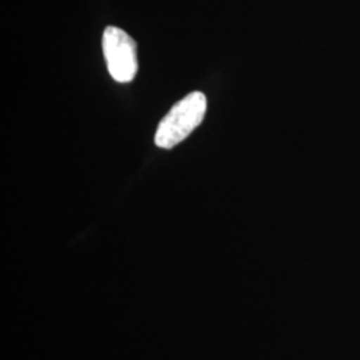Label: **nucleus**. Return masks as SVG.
Wrapping results in <instances>:
<instances>
[{
  "instance_id": "nucleus-1",
  "label": "nucleus",
  "mask_w": 360,
  "mask_h": 360,
  "mask_svg": "<svg viewBox=\"0 0 360 360\" xmlns=\"http://www.w3.org/2000/svg\"><path fill=\"white\" fill-rule=\"evenodd\" d=\"M206 110L207 99L202 92L195 91L187 95L159 123L155 134V144L165 150L178 146L200 126Z\"/></svg>"
},
{
  "instance_id": "nucleus-2",
  "label": "nucleus",
  "mask_w": 360,
  "mask_h": 360,
  "mask_svg": "<svg viewBox=\"0 0 360 360\" xmlns=\"http://www.w3.org/2000/svg\"><path fill=\"white\" fill-rule=\"evenodd\" d=\"M103 51L110 75L117 83H129L136 77V43L117 27H107L103 35Z\"/></svg>"
}]
</instances>
